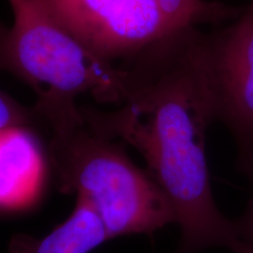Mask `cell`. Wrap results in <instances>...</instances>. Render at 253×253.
I'll list each match as a JSON object with an SVG mask.
<instances>
[{
	"label": "cell",
	"mask_w": 253,
	"mask_h": 253,
	"mask_svg": "<svg viewBox=\"0 0 253 253\" xmlns=\"http://www.w3.org/2000/svg\"><path fill=\"white\" fill-rule=\"evenodd\" d=\"M37 118L34 110H30L7 94L0 91V130L9 126H28Z\"/></svg>",
	"instance_id": "9c48e42d"
},
{
	"label": "cell",
	"mask_w": 253,
	"mask_h": 253,
	"mask_svg": "<svg viewBox=\"0 0 253 253\" xmlns=\"http://www.w3.org/2000/svg\"><path fill=\"white\" fill-rule=\"evenodd\" d=\"M106 240L99 217L78 201L71 216L38 242L33 253H89Z\"/></svg>",
	"instance_id": "52a82bcc"
},
{
	"label": "cell",
	"mask_w": 253,
	"mask_h": 253,
	"mask_svg": "<svg viewBox=\"0 0 253 253\" xmlns=\"http://www.w3.org/2000/svg\"><path fill=\"white\" fill-rule=\"evenodd\" d=\"M13 23H0V72L20 79L36 94L34 112L65 134L84 121L77 99L90 94L103 103L121 104L126 69L84 46L34 0H8Z\"/></svg>",
	"instance_id": "7a4b0ae2"
},
{
	"label": "cell",
	"mask_w": 253,
	"mask_h": 253,
	"mask_svg": "<svg viewBox=\"0 0 253 253\" xmlns=\"http://www.w3.org/2000/svg\"><path fill=\"white\" fill-rule=\"evenodd\" d=\"M237 225H238L242 239L253 251V202L251 207L249 208L245 217L243 218L242 221L237 223Z\"/></svg>",
	"instance_id": "30bf717a"
},
{
	"label": "cell",
	"mask_w": 253,
	"mask_h": 253,
	"mask_svg": "<svg viewBox=\"0 0 253 253\" xmlns=\"http://www.w3.org/2000/svg\"><path fill=\"white\" fill-rule=\"evenodd\" d=\"M158 4L169 32L197 27L203 23H217L240 13L235 8L205 0H158Z\"/></svg>",
	"instance_id": "ba28073f"
},
{
	"label": "cell",
	"mask_w": 253,
	"mask_h": 253,
	"mask_svg": "<svg viewBox=\"0 0 253 253\" xmlns=\"http://www.w3.org/2000/svg\"><path fill=\"white\" fill-rule=\"evenodd\" d=\"M107 61L131 60L170 33L158 0H34Z\"/></svg>",
	"instance_id": "277c9868"
},
{
	"label": "cell",
	"mask_w": 253,
	"mask_h": 253,
	"mask_svg": "<svg viewBox=\"0 0 253 253\" xmlns=\"http://www.w3.org/2000/svg\"><path fill=\"white\" fill-rule=\"evenodd\" d=\"M205 56L217 120L245 163L253 143V1L225 27L205 34Z\"/></svg>",
	"instance_id": "5b68a950"
},
{
	"label": "cell",
	"mask_w": 253,
	"mask_h": 253,
	"mask_svg": "<svg viewBox=\"0 0 253 253\" xmlns=\"http://www.w3.org/2000/svg\"><path fill=\"white\" fill-rule=\"evenodd\" d=\"M113 140L86 120L52 135L50 161L59 189L77 194L96 213L107 239L151 233L176 223L169 199L153 177Z\"/></svg>",
	"instance_id": "3957f363"
},
{
	"label": "cell",
	"mask_w": 253,
	"mask_h": 253,
	"mask_svg": "<svg viewBox=\"0 0 253 253\" xmlns=\"http://www.w3.org/2000/svg\"><path fill=\"white\" fill-rule=\"evenodd\" d=\"M204 38L197 27L168 33L125 66L128 84L118 109L81 112L94 129L143 156L181 226L176 253L209 248L253 253L211 191L205 142L217 116Z\"/></svg>",
	"instance_id": "6da1fadb"
},
{
	"label": "cell",
	"mask_w": 253,
	"mask_h": 253,
	"mask_svg": "<svg viewBox=\"0 0 253 253\" xmlns=\"http://www.w3.org/2000/svg\"><path fill=\"white\" fill-rule=\"evenodd\" d=\"M43 171L42 149L27 126L0 130V210L30 203L40 189Z\"/></svg>",
	"instance_id": "8992f818"
},
{
	"label": "cell",
	"mask_w": 253,
	"mask_h": 253,
	"mask_svg": "<svg viewBox=\"0 0 253 253\" xmlns=\"http://www.w3.org/2000/svg\"><path fill=\"white\" fill-rule=\"evenodd\" d=\"M245 164H248L250 168H253V143L251 147V150H250V154L248 156V160L245 161Z\"/></svg>",
	"instance_id": "8fae6325"
}]
</instances>
